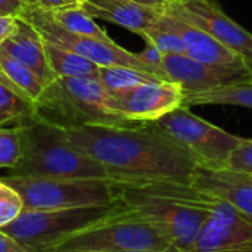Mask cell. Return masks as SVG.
Returning a JSON list of instances; mask_svg holds the SVG:
<instances>
[{"instance_id": "603a6c76", "label": "cell", "mask_w": 252, "mask_h": 252, "mask_svg": "<svg viewBox=\"0 0 252 252\" xmlns=\"http://www.w3.org/2000/svg\"><path fill=\"white\" fill-rule=\"evenodd\" d=\"M32 112V105L10 86L0 83V127Z\"/></svg>"}, {"instance_id": "8992f818", "label": "cell", "mask_w": 252, "mask_h": 252, "mask_svg": "<svg viewBox=\"0 0 252 252\" xmlns=\"http://www.w3.org/2000/svg\"><path fill=\"white\" fill-rule=\"evenodd\" d=\"M0 180L22 199L24 210H62L114 205V180L96 179H44L31 176H4Z\"/></svg>"}, {"instance_id": "cb8c5ba5", "label": "cell", "mask_w": 252, "mask_h": 252, "mask_svg": "<svg viewBox=\"0 0 252 252\" xmlns=\"http://www.w3.org/2000/svg\"><path fill=\"white\" fill-rule=\"evenodd\" d=\"M22 157V137L18 126L0 127V168L12 170Z\"/></svg>"}, {"instance_id": "5bb4252c", "label": "cell", "mask_w": 252, "mask_h": 252, "mask_svg": "<svg viewBox=\"0 0 252 252\" xmlns=\"http://www.w3.org/2000/svg\"><path fill=\"white\" fill-rule=\"evenodd\" d=\"M155 27L174 32L185 44L186 55L199 62L216 66H245L241 53L224 46L202 30L167 13L161 12Z\"/></svg>"}, {"instance_id": "4dcf8cb0", "label": "cell", "mask_w": 252, "mask_h": 252, "mask_svg": "<svg viewBox=\"0 0 252 252\" xmlns=\"http://www.w3.org/2000/svg\"><path fill=\"white\" fill-rule=\"evenodd\" d=\"M16 16H0V46L16 30Z\"/></svg>"}, {"instance_id": "ba28073f", "label": "cell", "mask_w": 252, "mask_h": 252, "mask_svg": "<svg viewBox=\"0 0 252 252\" xmlns=\"http://www.w3.org/2000/svg\"><path fill=\"white\" fill-rule=\"evenodd\" d=\"M155 123L189 149L207 168H226L230 155L244 142V137L211 124L183 105Z\"/></svg>"}, {"instance_id": "484cf974", "label": "cell", "mask_w": 252, "mask_h": 252, "mask_svg": "<svg viewBox=\"0 0 252 252\" xmlns=\"http://www.w3.org/2000/svg\"><path fill=\"white\" fill-rule=\"evenodd\" d=\"M24 211V204L19 195L6 185L0 192V230L12 223Z\"/></svg>"}, {"instance_id": "8fae6325", "label": "cell", "mask_w": 252, "mask_h": 252, "mask_svg": "<svg viewBox=\"0 0 252 252\" xmlns=\"http://www.w3.org/2000/svg\"><path fill=\"white\" fill-rule=\"evenodd\" d=\"M186 252H252V217L219 199Z\"/></svg>"}, {"instance_id": "3957f363", "label": "cell", "mask_w": 252, "mask_h": 252, "mask_svg": "<svg viewBox=\"0 0 252 252\" xmlns=\"http://www.w3.org/2000/svg\"><path fill=\"white\" fill-rule=\"evenodd\" d=\"M22 137V157L12 176L44 179L114 180L106 168L78 149L63 133L32 112L16 120Z\"/></svg>"}, {"instance_id": "d6a6232c", "label": "cell", "mask_w": 252, "mask_h": 252, "mask_svg": "<svg viewBox=\"0 0 252 252\" xmlns=\"http://www.w3.org/2000/svg\"><path fill=\"white\" fill-rule=\"evenodd\" d=\"M128 1H134V3L149 6V7H155V9H164L168 3V0H128Z\"/></svg>"}, {"instance_id": "9a60e30c", "label": "cell", "mask_w": 252, "mask_h": 252, "mask_svg": "<svg viewBox=\"0 0 252 252\" xmlns=\"http://www.w3.org/2000/svg\"><path fill=\"white\" fill-rule=\"evenodd\" d=\"M192 185L252 217V174L230 168L201 167L195 173Z\"/></svg>"}, {"instance_id": "7402d4cb", "label": "cell", "mask_w": 252, "mask_h": 252, "mask_svg": "<svg viewBox=\"0 0 252 252\" xmlns=\"http://www.w3.org/2000/svg\"><path fill=\"white\" fill-rule=\"evenodd\" d=\"M99 80L111 94H120L140 84L158 83L164 78L127 66H105L99 69Z\"/></svg>"}, {"instance_id": "9c48e42d", "label": "cell", "mask_w": 252, "mask_h": 252, "mask_svg": "<svg viewBox=\"0 0 252 252\" xmlns=\"http://www.w3.org/2000/svg\"><path fill=\"white\" fill-rule=\"evenodd\" d=\"M19 18L25 19L30 22L43 37L44 41L55 44L58 47L71 50L74 53H78L89 61L94 62L100 68L105 66H127V68H134L143 72L154 74L139 58L136 53H131L121 47L120 44L90 38V37H83L72 34L58 25L46 10L34 6L25 4ZM157 75V74H155ZM159 77V75H158Z\"/></svg>"}, {"instance_id": "6da1fadb", "label": "cell", "mask_w": 252, "mask_h": 252, "mask_svg": "<svg viewBox=\"0 0 252 252\" xmlns=\"http://www.w3.org/2000/svg\"><path fill=\"white\" fill-rule=\"evenodd\" d=\"M62 130L78 149L103 165L114 182L167 180L192 185L202 167L189 149L155 121L84 124Z\"/></svg>"}, {"instance_id": "e0dca14e", "label": "cell", "mask_w": 252, "mask_h": 252, "mask_svg": "<svg viewBox=\"0 0 252 252\" xmlns=\"http://www.w3.org/2000/svg\"><path fill=\"white\" fill-rule=\"evenodd\" d=\"M81 7L93 18L117 24L136 34L155 27L158 16L164 10L128 0H84Z\"/></svg>"}, {"instance_id": "ffe728a7", "label": "cell", "mask_w": 252, "mask_h": 252, "mask_svg": "<svg viewBox=\"0 0 252 252\" xmlns=\"http://www.w3.org/2000/svg\"><path fill=\"white\" fill-rule=\"evenodd\" d=\"M49 68L55 77H93L99 78L100 66L87 58L46 41Z\"/></svg>"}, {"instance_id": "d590c367", "label": "cell", "mask_w": 252, "mask_h": 252, "mask_svg": "<svg viewBox=\"0 0 252 252\" xmlns=\"http://www.w3.org/2000/svg\"><path fill=\"white\" fill-rule=\"evenodd\" d=\"M0 83H4V84H7V86H10V83H9V81H7L6 78H4V75H3L1 72H0ZM10 87H12V86H10ZM12 89H13V87H12ZM16 93H18V92H16Z\"/></svg>"}, {"instance_id": "7a4b0ae2", "label": "cell", "mask_w": 252, "mask_h": 252, "mask_svg": "<svg viewBox=\"0 0 252 252\" xmlns=\"http://www.w3.org/2000/svg\"><path fill=\"white\" fill-rule=\"evenodd\" d=\"M115 186L118 202L159 226L179 252L192 247L219 201L188 183L131 180L115 182Z\"/></svg>"}, {"instance_id": "52a82bcc", "label": "cell", "mask_w": 252, "mask_h": 252, "mask_svg": "<svg viewBox=\"0 0 252 252\" xmlns=\"http://www.w3.org/2000/svg\"><path fill=\"white\" fill-rule=\"evenodd\" d=\"M118 207L117 201L114 205L105 207L24 210L1 232L21 242L30 252H46L72 235L106 220Z\"/></svg>"}, {"instance_id": "277c9868", "label": "cell", "mask_w": 252, "mask_h": 252, "mask_svg": "<svg viewBox=\"0 0 252 252\" xmlns=\"http://www.w3.org/2000/svg\"><path fill=\"white\" fill-rule=\"evenodd\" d=\"M32 114L61 128L131 123L115 111L112 94L93 77H56L44 87Z\"/></svg>"}, {"instance_id": "f1b7e54d", "label": "cell", "mask_w": 252, "mask_h": 252, "mask_svg": "<svg viewBox=\"0 0 252 252\" xmlns=\"http://www.w3.org/2000/svg\"><path fill=\"white\" fill-rule=\"evenodd\" d=\"M25 6L24 0H0V16H19Z\"/></svg>"}, {"instance_id": "30bf717a", "label": "cell", "mask_w": 252, "mask_h": 252, "mask_svg": "<svg viewBox=\"0 0 252 252\" xmlns=\"http://www.w3.org/2000/svg\"><path fill=\"white\" fill-rule=\"evenodd\" d=\"M164 12L202 30L232 50H252V34L229 18L216 0H170Z\"/></svg>"}, {"instance_id": "83f0119b", "label": "cell", "mask_w": 252, "mask_h": 252, "mask_svg": "<svg viewBox=\"0 0 252 252\" xmlns=\"http://www.w3.org/2000/svg\"><path fill=\"white\" fill-rule=\"evenodd\" d=\"M136 55L154 74L159 75L164 80H168V77L165 74V69H164V53L161 50H158L151 43H146L145 49L137 52Z\"/></svg>"}, {"instance_id": "f546056e", "label": "cell", "mask_w": 252, "mask_h": 252, "mask_svg": "<svg viewBox=\"0 0 252 252\" xmlns=\"http://www.w3.org/2000/svg\"><path fill=\"white\" fill-rule=\"evenodd\" d=\"M0 252H30L21 242L0 230Z\"/></svg>"}, {"instance_id": "4316f807", "label": "cell", "mask_w": 252, "mask_h": 252, "mask_svg": "<svg viewBox=\"0 0 252 252\" xmlns=\"http://www.w3.org/2000/svg\"><path fill=\"white\" fill-rule=\"evenodd\" d=\"M226 168L252 174V140L244 139V142L230 155Z\"/></svg>"}, {"instance_id": "1f68e13d", "label": "cell", "mask_w": 252, "mask_h": 252, "mask_svg": "<svg viewBox=\"0 0 252 252\" xmlns=\"http://www.w3.org/2000/svg\"><path fill=\"white\" fill-rule=\"evenodd\" d=\"M74 4H81V3L78 0H37V3H35L37 7H40L46 12H52V10L74 6Z\"/></svg>"}, {"instance_id": "4fadbf2b", "label": "cell", "mask_w": 252, "mask_h": 252, "mask_svg": "<svg viewBox=\"0 0 252 252\" xmlns=\"http://www.w3.org/2000/svg\"><path fill=\"white\" fill-rule=\"evenodd\" d=\"M164 69L168 80L179 83L185 92H201L252 80L247 66H216L188 55H164Z\"/></svg>"}, {"instance_id": "5b68a950", "label": "cell", "mask_w": 252, "mask_h": 252, "mask_svg": "<svg viewBox=\"0 0 252 252\" xmlns=\"http://www.w3.org/2000/svg\"><path fill=\"white\" fill-rule=\"evenodd\" d=\"M174 250L159 226L121 204L106 220L90 226L50 251H168ZM47 252V251H46Z\"/></svg>"}, {"instance_id": "8d00e7d4", "label": "cell", "mask_w": 252, "mask_h": 252, "mask_svg": "<svg viewBox=\"0 0 252 252\" xmlns=\"http://www.w3.org/2000/svg\"><path fill=\"white\" fill-rule=\"evenodd\" d=\"M25 1V4H28V6H34L35 3H37V0H24Z\"/></svg>"}, {"instance_id": "d6986e66", "label": "cell", "mask_w": 252, "mask_h": 252, "mask_svg": "<svg viewBox=\"0 0 252 252\" xmlns=\"http://www.w3.org/2000/svg\"><path fill=\"white\" fill-rule=\"evenodd\" d=\"M0 72L10 83L15 92H18L32 106L41 96L46 84L24 63L13 59L0 49Z\"/></svg>"}, {"instance_id": "74e56055", "label": "cell", "mask_w": 252, "mask_h": 252, "mask_svg": "<svg viewBox=\"0 0 252 252\" xmlns=\"http://www.w3.org/2000/svg\"><path fill=\"white\" fill-rule=\"evenodd\" d=\"M4 188H6V185H4V183H3V182L0 180V192H1V190H3Z\"/></svg>"}, {"instance_id": "7c38bea8", "label": "cell", "mask_w": 252, "mask_h": 252, "mask_svg": "<svg viewBox=\"0 0 252 252\" xmlns=\"http://www.w3.org/2000/svg\"><path fill=\"white\" fill-rule=\"evenodd\" d=\"M115 111L128 121L154 123L183 105L185 90L171 80L140 84L120 94H112Z\"/></svg>"}, {"instance_id": "ab89813d", "label": "cell", "mask_w": 252, "mask_h": 252, "mask_svg": "<svg viewBox=\"0 0 252 252\" xmlns=\"http://www.w3.org/2000/svg\"><path fill=\"white\" fill-rule=\"evenodd\" d=\"M168 1H170V0H168Z\"/></svg>"}, {"instance_id": "e575fe53", "label": "cell", "mask_w": 252, "mask_h": 252, "mask_svg": "<svg viewBox=\"0 0 252 252\" xmlns=\"http://www.w3.org/2000/svg\"><path fill=\"white\" fill-rule=\"evenodd\" d=\"M47 252H154V251H47ZM161 252H179L177 250H168Z\"/></svg>"}, {"instance_id": "2e32d148", "label": "cell", "mask_w": 252, "mask_h": 252, "mask_svg": "<svg viewBox=\"0 0 252 252\" xmlns=\"http://www.w3.org/2000/svg\"><path fill=\"white\" fill-rule=\"evenodd\" d=\"M0 49L13 59L30 68L46 86L56 77L49 68L46 56V41L41 34L25 19H16V30L0 46Z\"/></svg>"}, {"instance_id": "f35d334b", "label": "cell", "mask_w": 252, "mask_h": 252, "mask_svg": "<svg viewBox=\"0 0 252 252\" xmlns=\"http://www.w3.org/2000/svg\"><path fill=\"white\" fill-rule=\"evenodd\" d=\"M78 1H80V3H83V1H84V0H78Z\"/></svg>"}, {"instance_id": "44dd1931", "label": "cell", "mask_w": 252, "mask_h": 252, "mask_svg": "<svg viewBox=\"0 0 252 252\" xmlns=\"http://www.w3.org/2000/svg\"><path fill=\"white\" fill-rule=\"evenodd\" d=\"M47 13L58 25H61L62 28H65L66 31H69L72 34L114 43V40L108 35V32L96 24L94 18L90 16L81 7V4L56 9V10H52Z\"/></svg>"}, {"instance_id": "ac0fdd59", "label": "cell", "mask_w": 252, "mask_h": 252, "mask_svg": "<svg viewBox=\"0 0 252 252\" xmlns=\"http://www.w3.org/2000/svg\"><path fill=\"white\" fill-rule=\"evenodd\" d=\"M227 105L252 109V80L223 84L201 92H185L183 106Z\"/></svg>"}, {"instance_id": "836d02e7", "label": "cell", "mask_w": 252, "mask_h": 252, "mask_svg": "<svg viewBox=\"0 0 252 252\" xmlns=\"http://www.w3.org/2000/svg\"><path fill=\"white\" fill-rule=\"evenodd\" d=\"M242 58H244V63H245V66L248 68V71L251 72V75H252V50L251 52H248V53H245V55H242Z\"/></svg>"}, {"instance_id": "d4e9b609", "label": "cell", "mask_w": 252, "mask_h": 252, "mask_svg": "<svg viewBox=\"0 0 252 252\" xmlns=\"http://www.w3.org/2000/svg\"><path fill=\"white\" fill-rule=\"evenodd\" d=\"M137 35H140L146 43L155 46L164 55H186L183 41L180 40L179 35H176L171 31L158 27H151L142 30Z\"/></svg>"}]
</instances>
